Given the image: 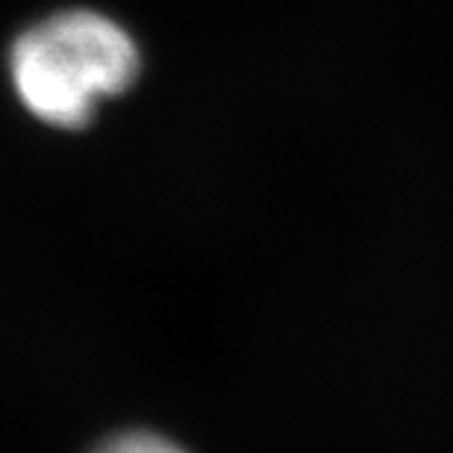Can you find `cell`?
<instances>
[{
	"instance_id": "obj_1",
	"label": "cell",
	"mask_w": 453,
	"mask_h": 453,
	"mask_svg": "<svg viewBox=\"0 0 453 453\" xmlns=\"http://www.w3.org/2000/svg\"><path fill=\"white\" fill-rule=\"evenodd\" d=\"M142 74L139 44L95 9H62L18 35L9 80L24 110L57 130H83L97 106L124 95Z\"/></svg>"
},
{
	"instance_id": "obj_2",
	"label": "cell",
	"mask_w": 453,
	"mask_h": 453,
	"mask_svg": "<svg viewBox=\"0 0 453 453\" xmlns=\"http://www.w3.org/2000/svg\"><path fill=\"white\" fill-rule=\"evenodd\" d=\"M92 453H188L186 448H180L177 441H171L168 436L150 430H127L115 433V436L104 439Z\"/></svg>"
}]
</instances>
